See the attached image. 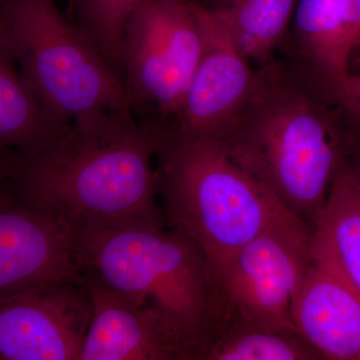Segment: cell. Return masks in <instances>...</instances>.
I'll return each mask as SVG.
<instances>
[{
    "instance_id": "7a4b0ae2",
    "label": "cell",
    "mask_w": 360,
    "mask_h": 360,
    "mask_svg": "<svg viewBox=\"0 0 360 360\" xmlns=\"http://www.w3.org/2000/svg\"><path fill=\"white\" fill-rule=\"evenodd\" d=\"M250 98L217 139L234 162L311 226L347 162L340 108H330L295 68H258Z\"/></svg>"
},
{
    "instance_id": "ac0fdd59",
    "label": "cell",
    "mask_w": 360,
    "mask_h": 360,
    "mask_svg": "<svg viewBox=\"0 0 360 360\" xmlns=\"http://www.w3.org/2000/svg\"><path fill=\"white\" fill-rule=\"evenodd\" d=\"M139 0H68L75 23L122 77L120 46L125 25Z\"/></svg>"
},
{
    "instance_id": "277c9868",
    "label": "cell",
    "mask_w": 360,
    "mask_h": 360,
    "mask_svg": "<svg viewBox=\"0 0 360 360\" xmlns=\"http://www.w3.org/2000/svg\"><path fill=\"white\" fill-rule=\"evenodd\" d=\"M80 274L160 310L188 349V360L214 328L205 253L172 227L71 229Z\"/></svg>"
},
{
    "instance_id": "5b68a950",
    "label": "cell",
    "mask_w": 360,
    "mask_h": 360,
    "mask_svg": "<svg viewBox=\"0 0 360 360\" xmlns=\"http://www.w3.org/2000/svg\"><path fill=\"white\" fill-rule=\"evenodd\" d=\"M0 41L58 122L132 113L122 77L56 0H0Z\"/></svg>"
},
{
    "instance_id": "3957f363",
    "label": "cell",
    "mask_w": 360,
    "mask_h": 360,
    "mask_svg": "<svg viewBox=\"0 0 360 360\" xmlns=\"http://www.w3.org/2000/svg\"><path fill=\"white\" fill-rule=\"evenodd\" d=\"M155 162L167 226L193 241L210 265L269 229L309 226L234 162L215 137L186 136L163 127Z\"/></svg>"
},
{
    "instance_id": "44dd1931",
    "label": "cell",
    "mask_w": 360,
    "mask_h": 360,
    "mask_svg": "<svg viewBox=\"0 0 360 360\" xmlns=\"http://www.w3.org/2000/svg\"><path fill=\"white\" fill-rule=\"evenodd\" d=\"M338 4L341 20L352 47L360 30V0H338Z\"/></svg>"
},
{
    "instance_id": "8992f818",
    "label": "cell",
    "mask_w": 360,
    "mask_h": 360,
    "mask_svg": "<svg viewBox=\"0 0 360 360\" xmlns=\"http://www.w3.org/2000/svg\"><path fill=\"white\" fill-rule=\"evenodd\" d=\"M193 0H139L120 46V70L132 113L151 108L167 125L184 103L203 49Z\"/></svg>"
},
{
    "instance_id": "ffe728a7",
    "label": "cell",
    "mask_w": 360,
    "mask_h": 360,
    "mask_svg": "<svg viewBox=\"0 0 360 360\" xmlns=\"http://www.w3.org/2000/svg\"><path fill=\"white\" fill-rule=\"evenodd\" d=\"M347 130V165L360 188V120L343 110Z\"/></svg>"
},
{
    "instance_id": "7402d4cb",
    "label": "cell",
    "mask_w": 360,
    "mask_h": 360,
    "mask_svg": "<svg viewBox=\"0 0 360 360\" xmlns=\"http://www.w3.org/2000/svg\"><path fill=\"white\" fill-rule=\"evenodd\" d=\"M13 151L0 150V205L11 200L9 180L13 175Z\"/></svg>"
},
{
    "instance_id": "52a82bcc",
    "label": "cell",
    "mask_w": 360,
    "mask_h": 360,
    "mask_svg": "<svg viewBox=\"0 0 360 360\" xmlns=\"http://www.w3.org/2000/svg\"><path fill=\"white\" fill-rule=\"evenodd\" d=\"M310 232L309 226L269 229L210 265L212 335L227 324L296 333L291 307L309 262Z\"/></svg>"
},
{
    "instance_id": "5bb4252c",
    "label": "cell",
    "mask_w": 360,
    "mask_h": 360,
    "mask_svg": "<svg viewBox=\"0 0 360 360\" xmlns=\"http://www.w3.org/2000/svg\"><path fill=\"white\" fill-rule=\"evenodd\" d=\"M310 246L360 295V188L347 162L312 222Z\"/></svg>"
},
{
    "instance_id": "9a60e30c",
    "label": "cell",
    "mask_w": 360,
    "mask_h": 360,
    "mask_svg": "<svg viewBox=\"0 0 360 360\" xmlns=\"http://www.w3.org/2000/svg\"><path fill=\"white\" fill-rule=\"evenodd\" d=\"M71 124L45 111L0 41V150L35 153L56 141Z\"/></svg>"
},
{
    "instance_id": "d6986e66",
    "label": "cell",
    "mask_w": 360,
    "mask_h": 360,
    "mask_svg": "<svg viewBox=\"0 0 360 360\" xmlns=\"http://www.w3.org/2000/svg\"><path fill=\"white\" fill-rule=\"evenodd\" d=\"M324 103L347 111L360 120V77L347 75L316 85H309Z\"/></svg>"
},
{
    "instance_id": "7c38bea8",
    "label": "cell",
    "mask_w": 360,
    "mask_h": 360,
    "mask_svg": "<svg viewBox=\"0 0 360 360\" xmlns=\"http://www.w3.org/2000/svg\"><path fill=\"white\" fill-rule=\"evenodd\" d=\"M291 319L321 359L360 360V295L311 246Z\"/></svg>"
},
{
    "instance_id": "e0dca14e",
    "label": "cell",
    "mask_w": 360,
    "mask_h": 360,
    "mask_svg": "<svg viewBox=\"0 0 360 360\" xmlns=\"http://www.w3.org/2000/svg\"><path fill=\"white\" fill-rule=\"evenodd\" d=\"M321 355L293 331L227 324L214 331L194 360H319Z\"/></svg>"
},
{
    "instance_id": "4fadbf2b",
    "label": "cell",
    "mask_w": 360,
    "mask_h": 360,
    "mask_svg": "<svg viewBox=\"0 0 360 360\" xmlns=\"http://www.w3.org/2000/svg\"><path fill=\"white\" fill-rule=\"evenodd\" d=\"M293 37L300 58L295 68L307 84L347 75L352 46L338 0H298L293 13Z\"/></svg>"
},
{
    "instance_id": "cb8c5ba5",
    "label": "cell",
    "mask_w": 360,
    "mask_h": 360,
    "mask_svg": "<svg viewBox=\"0 0 360 360\" xmlns=\"http://www.w3.org/2000/svg\"><path fill=\"white\" fill-rule=\"evenodd\" d=\"M360 44V30H359V34H357L356 39H355L354 46L355 44Z\"/></svg>"
},
{
    "instance_id": "30bf717a",
    "label": "cell",
    "mask_w": 360,
    "mask_h": 360,
    "mask_svg": "<svg viewBox=\"0 0 360 360\" xmlns=\"http://www.w3.org/2000/svg\"><path fill=\"white\" fill-rule=\"evenodd\" d=\"M82 279L91 317L79 360H188L186 343L160 310L85 274Z\"/></svg>"
},
{
    "instance_id": "8fae6325",
    "label": "cell",
    "mask_w": 360,
    "mask_h": 360,
    "mask_svg": "<svg viewBox=\"0 0 360 360\" xmlns=\"http://www.w3.org/2000/svg\"><path fill=\"white\" fill-rule=\"evenodd\" d=\"M82 276L68 225L11 200L0 205V300Z\"/></svg>"
},
{
    "instance_id": "9c48e42d",
    "label": "cell",
    "mask_w": 360,
    "mask_h": 360,
    "mask_svg": "<svg viewBox=\"0 0 360 360\" xmlns=\"http://www.w3.org/2000/svg\"><path fill=\"white\" fill-rule=\"evenodd\" d=\"M203 28V49L184 103L169 124L186 136L217 137L238 115L257 84L258 68L207 8L193 0Z\"/></svg>"
},
{
    "instance_id": "2e32d148",
    "label": "cell",
    "mask_w": 360,
    "mask_h": 360,
    "mask_svg": "<svg viewBox=\"0 0 360 360\" xmlns=\"http://www.w3.org/2000/svg\"><path fill=\"white\" fill-rule=\"evenodd\" d=\"M198 1V0H195ZM298 0H210L200 2L227 28L257 68L274 60Z\"/></svg>"
},
{
    "instance_id": "603a6c76",
    "label": "cell",
    "mask_w": 360,
    "mask_h": 360,
    "mask_svg": "<svg viewBox=\"0 0 360 360\" xmlns=\"http://www.w3.org/2000/svg\"><path fill=\"white\" fill-rule=\"evenodd\" d=\"M347 73L360 77V44H355L350 49L347 58Z\"/></svg>"
},
{
    "instance_id": "6da1fadb",
    "label": "cell",
    "mask_w": 360,
    "mask_h": 360,
    "mask_svg": "<svg viewBox=\"0 0 360 360\" xmlns=\"http://www.w3.org/2000/svg\"><path fill=\"white\" fill-rule=\"evenodd\" d=\"M162 134L132 113L73 122L46 148L13 151L11 198L70 229L167 226L153 165Z\"/></svg>"
},
{
    "instance_id": "ba28073f",
    "label": "cell",
    "mask_w": 360,
    "mask_h": 360,
    "mask_svg": "<svg viewBox=\"0 0 360 360\" xmlns=\"http://www.w3.org/2000/svg\"><path fill=\"white\" fill-rule=\"evenodd\" d=\"M91 317L82 276L0 300V360H79Z\"/></svg>"
}]
</instances>
